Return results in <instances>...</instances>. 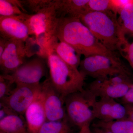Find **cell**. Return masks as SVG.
Returning <instances> with one entry per match:
<instances>
[{
  "label": "cell",
  "mask_w": 133,
  "mask_h": 133,
  "mask_svg": "<svg viewBox=\"0 0 133 133\" xmlns=\"http://www.w3.org/2000/svg\"><path fill=\"white\" fill-rule=\"evenodd\" d=\"M56 37L85 57L96 55H118L117 52L110 51L101 44L79 17L59 18Z\"/></svg>",
  "instance_id": "obj_1"
},
{
  "label": "cell",
  "mask_w": 133,
  "mask_h": 133,
  "mask_svg": "<svg viewBox=\"0 0 133 133\" xmlns=\"http://www.w3.org/2000/svg\"><path fill=\"white\" fill-rule=\"evenodd\" d=\"M118 15L112 11L89 12L79 18L105 48L112 52H120L129 42L122 31Z\"/></svg>",
  "instance_id": "obj_2"
},
{
  "label": "cell",
  "mask_w": 133,
  "mask_h": 133,
  "mask_svg": "<svg viewBox=\"0 0 133 133\" xmlns=\"http://www.w3.org/2000/svg\"><path fill=\"white\" fill-rule=\"evenodd\" d=\"M46 55L49 78L63 97L65 98L69 94L84 89L85 77L78 69L64 62L49 47L46 50Z\"/></svg>",
  "instance_id": "obj_3"
},
{
  "label": "cell",
  "mask_w": 133,
  "mask_h": 133,
  "mask_svg": "<svg viewBox=\"0 0 133 133\" xmlns=\"http://www.w3.org/2000/svg\"><path fill=\"white\" fill-rule=\"evenodd\" d=\"M23 19L28 27L30 35L34 37V42L40 47V56H46L48 45L56 37L59 21L55 4L35 14H26Z\"/></svg>",
  "instance_id": "obj_4"
},
{
  "label": "cell",
  "mask_w": 133,
  "mask_h": 133,
  "mask_svg": "<svg viewBox=\"0 0 133 133\" xmlns=\"http://www.w3.org/2000/svg\"><path fill=\"white\" fill-rule=\"evenodd\" d=\"M78 70L85 77L94 79L108 78L118 75L132 78L131 71L118 55L108 56L96 55L85 57L81 60Z\"/></svg>",
  "instance_id": "obj_5"
},
{
  "label": "cell",
  "mask_w": 133,
  "mask_h": 133,
  "mask_svg": "<svg viewBox=\"0 0 133 133\" xmlns=\"http://www.w3.org/2000/svg\"><path fill=\"white\" fill-rule=\"evenodd\" d=\"M97 97L87 88L69 94L65 98L66 118L73 127L81 129L95 119L93 107Z\"/></svg>",
  "instance_id": "obj_6"
},
{
  "label": "cell",
  "mask_w": 133,
  "mask_h": 133,
  "mask_svg": "<svg viewBox=\"0 0 133 133\" xmlns=\"http://www.w3.org/2000/svg\"><path fill=\"white\" fill-rule=\"evenodd\" d=\"M132 79V78L122 75L94 79L87 88L97 98L121 99L126 95L133 84Z\"/></svg>",
  "instance_id": "obj_7"
},
{
  "label": "cell",
  "mask_w": 133,
  "mask_h": 133,
  "mask_svg": "<svg viewBox=\"0 0 133 133\" xmlns=\"http://www.w3.org/2000/svg\"><path fill=\"white\" fill-rule=\"evenodd\" d=\"M42 83L36 85L18 84L10 95L1 103L16 114L23 116L26 110L41 93Z\"/></svg>",
  "instance_id": "obj_8"
},
{
  "label": "cell",
  "mask_w": 133,
  "mask_h": 133,
  "mask_svg": "<svg viewBox=\"0 0 133 133\" xmlns=\"http://www.w3.org/2000/svg\"><path fill=\"white\" fill-rule=\"evenodd\" d=\"M41 94L47 121L66 118L64 97L54 87L49 77L42 83Z\"/></svg>",
  "instance_id": "obj_9"
},
{
  "label": "cell",
  "mask_w": 133,
  "mask_h": 133,
  "mask_svg": "<svg viewBox=\"0 0 133 133\" xmlns=\"http://www.w3.org/2000/svg\"><path fill=\"white\" fill-rule=\"evenodd\" d=\"M45 57H38L26 62L16 70L9 74L16 85L18 84L36 85L45 75L46 62Z\"/></svg>",
  "instance_id": "obj_10"
},
{
  "label": "cell",
  "mask_w": 133,
  "mask_h": 133,
  "mask_svg": "<svg viewBox=\"0 0 133 133\" xmlns=\"http://www.w3.org/2000/svg\"><path fill=\"white\" fill-rule=\"evenodd\" d=\"M24 43L16 40L8 41L5 50L0 57L2 74H11L26 62L25 58L29 54Z\"/></svg>",
  "instance_id": "obj_11"
},
{
  "label": "cell",
  "mask_w": 133,
  "mask_h": 133,
  "mask_svg": "<svg viewBox=\"0 0 133 133\" xmlns=\"http://www.w3.org/2000/svg\"><path fill=\"white\" fill-rule=\"evenodd\" d=\"M94 118L103 121H111L126 118L125 105L109 98H100L93 107Z\"/></svg>",
  "instance_id": "obj_12"
},
{
  "label": "cell",
  "mask_w": 133,
  "mask_h": 133,
  "mask_svg": "<svg viewBox=\"0 0 133 133\" xmlns=\"http://www.w3.org/2000/svg\"><path fill=\"white\" fill-rule=\"evenodd\" d=\"M25 14L15 16H0L1 37L24 42L28 41L30 35L28 27L23 19Z\"/></svg>",
  "instance_id": "obj_13"
},
{
  "label": "cell",
  "mask_w": 133,
  "mask_h": 133,
  "mask_svg": "<svg viewBox=\"0 0 133 133\" xmlns=\"http://www.w3.org/2000/svg\"><path fill=\"white\" fill-rule=\"evenodd\" d=\"M24 116L29 133H38L47 121L41 91L26 110Z\"/></svg>",
  "instance_id": "obj_14"
},
{
  "label": "cell",
  "mask_w": 133,
  "mask_h": 133,
  "mask_svg": "<svg viewBox=\"0 0 133 133\" xmlns=\"http://www.w3.org/2000/svg\"><path fill=\"white\" fill-rule=\"evenodd\" d=\"M89 0H55L58 17H79L89 12Z\"/></svg>",
  "instance_id": "obj_15"
},
{
  "label": "cell",
  "mask_w": 133,
  "mask_h": 133,
  "mask_svg": "<svg viewBox=\"0 0 133 133\" xmlns=\"http://www.w3.org/2000/svg\"><path fill=\"white\" fill-rule=\"evenodd\" d=\"M48 47L51 48L64 62L78 69L81 55L71 45L55 37L50 42Z\"/></svg>",
  "instance_id": "obj_16"
},
{
  "label": "cell",
  "mask_w": 133,
  "mask_h": 133,
  "mask_svg": "<svg viewBox=\"0 0 133 133\" xmlns=\"http://www.w3.org/2000/svg\"><path fill=\"white\" fill-rule=\"evenodd\" d=\"M0 132L29 133L25 119L16 114L9 115L0 120Z\"/></svg>",
  "instance_id": "obj_17"
},
{
  "label": "cell",
  "mask_w": 133,
  "mask_h": 133,
  "mask_svg": "<svg viewBox=\"0 0 133 133\" xmlns=\"http://www.w3.org/2000/svg\"><path fill=\"white\" fill-rule=\"evenodd\" d=\"M91 125L105 129L114 133H133V122L126 118L111 121L97 120Z\"/></svg>",
  "instance_id": "obj_18"
},
{
  "label": "cell",
  "mask_w": 133,
  "mask_h": 133,
  "mask_svg": "<svg viewBox=\"0 0 133 133\" xmlns=\"http://www.w3.org/2000/svg\"><path fill=\"white\" fill-rule=\"evenodd\" d=\"M122 31L126 36L133 37V2L126 6L118 15Z\"/></svg>",
  "instance_id": "obj_19"
},
{
  "label": "cell",
  "mask_w": 133,
  "mask_h": 133,
  "mask_svg": "<svg viewBox=\"0 0 133 133\" xmlns=\"http://www.w3.org/2000/svg\"><path fill=\"white\" fill-rule=\"evenodd\" d=\"M73 127L67 118L61 121H46L38 133H75Z\"/></svg>",
  "instance_id": "obj_20"
},
{
  "label": "cell",
  "mask_w": 133,
  "mask_h": 133,
  "mask_svg": "<svg viewBox=\"0 0 133 133\" xmlns=\"http://www.w3.org/2000/svg\"><path fill=\"white\" fill-rule=\"evenodd\" d=\"M22 4L24 9L29 14H35L43 10L52 6L55 0H22Z\"/></svg>",
  "instance_id": "obj_21"
},
{
  "label": "cell",
  "mask_w": 133,
  "mask_h": 133,
  "mask_svg": "<svg viewBox=\"0 0 133 133\" xmlns=\"http://www.w3.org/2000/svg\"><path fill=\"white\" fill-rule=\"evenodd\" d=\"M25 14L10 0H0V16H15Z\"/></svg>",
  "instance_id": "obj_22"
},
{
  "label": "cell",
  "mask_w": 133,
  "mask_h": 133,
  "mask_svg": "<svg viewBox=\"0 0 133 133\" xmlns=\"http://www.w3.org/2000/svg\"><path fill=\"white\" fill-rule=\"evenodd\" d=\"M88 9L89 12H104L112 11V0H89Z\"/></svg>",
  "instance_id": "obj_23"
},
{
  "label": "cell",
  "mask_w": 133,
  "mask_h": 133,
  "mask_svg": "<svg viewBox=\"0 0 133 133\" xmlns=\"http://www.w3.org/2000/svg\"><path fill=\"white\" fill-rule=\"evenodd\" d=\"M15 84L9 74H1L0 76V99H3L10 95L15 88Z\"/></svg>",
  "instance_id": "obj_24"
},
{
  "label": "cell",
  "mask_w": 133,
  "mask_h": 133,
  "mask_svg": "<svg viewBox=\"0 0 133 133\" xmlns=\"http://www.w3.org/2000/svg\"><path fill=\"white\" fill-rule=\"evenodd\" d=\"M119 53L127 59L133 70V42L127 44Z\"/></svg>",
  "instance_id": "obj_25"
},
{
  "label": "cell",
  "mask_w": 133,
  "mask_h": 133,
  "mask_svg": "<svg viewBox=\"0 0 133 133\" xmlns=\"http://www.w3.org/2000/svg\"><path fill=\"white\" fill-rule=\"evenodd\" d=\"M122 104L124 105L133 104V83L131 86L126 95L121 99Z\"/></svg>",
  "instance_id": "obj_26"
},
{
  "label": "cell",
  "mask_w": 133,
  "mask_h": 133,
  "mask_svg": "<svg viewBox=\"0 0 133 133\" xmlns=\"http://www.w3.org/2000/svg\"><path fill=\"white\" fill-rule=\"evenodd\" d=\"M127 113V118L133 122V105L132 104L124 105Z\"/></svg>",
  "instance_id": "obj_27"
},
{
  "label": "cell",
  "mask_w": 133,
  "mask_h": 133,
  "mask_svg": "<svg viewBox=\"0 0 133 133\" xmlns=\"http://www.w3.org/2000/svg\"><path fill=\"white\" fill-rule=\"evenodd\" d=\"M92 133H114L109 130L98 127L91 125Z\"/></svg>",
  "instance_id": "obj_28"
},
{
  "label": "cell",
  "mask_w": 133,
  "mask_h": 133,
  "mask_svg": "<svg viewBox=\"0 0 133 133\" xmlns=\"http://www.w3.org/2000/svg\"><path fill=\"white\" fill-rule=\"evenodd\" d=\"M8 41V40L2 37H0V57L5 50Z\"/></svg>",
  "instance_id": "obj_29"
},
{
  "label": "cell",
  "mask_w": 133,
  "mask_h": 133,
  "mask_svg": "<svg viewBox=\"0 0 133 133\" xmlns=\"http://www.w3.org/2000/svg\"><path fill=\"white\" fill-rule=\"evenodd\" d=\"M76 133H92L91 129V125H87L79 129L78 132Z\"/></svg>",
  "instance_id": "obj_30"
},
{
  "label": "cell",
  "mask_w": 133,
  "mask_h": 133,
  "mask_svg": "<svg viewBox=\"0 0 133 133\" xmlns=\"http://www.w3.org/2000/svg\"><path fill=\"white\" fill-rule=\"evenodd\" d=\"M0 133H3L0 132Z\"/></svg>",
  "instance_id": "obj_31"
}]
</instances>
